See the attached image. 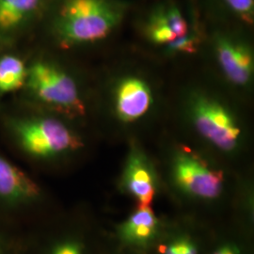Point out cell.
I'll return each instance as SVG.
<instances>
[{"instance_id": "cell-1", "label": "cell", "mask_w": 254, "mask_h": 254, "mask_svg": "<svg viewBox=\"0 0 254 254\" xmlns=\"http://www.w3.org/2000/svg\"><path fill=\"white\" fill-rule=\"evenodd\" d=\"M120 18L118 9L108 0H66L57 33L66 47L91 44L109 36Z\"/></svg>"}, {"instance_id": "cell-2", "label": "cell", "mask_w": 254, "mask_h": 254, "mask_svg": "<svg viewBox=\"0 0 254 254\" xmlns=\"http://www.w3.org/2000/svg\"><path fill=\"white\" fill-rule=\"evenodd\" d=\"M27 87L48 106L72 115H83L85 107L73 78L54 64L38 62L27 73Z\"/></svg>"}, {"instance_id": "cell-3", "label": "cell", "mask_w": 254, "mask_h": 254, "mask_svg": "<svg viewBox=\"0 0 254 254\" xmlns=\"http://www.w3.org/2000/svg\"><path fill=\"white\" fill-rule=\"evenodd\" d=\"M14 132L27 154L48 158L78 149L80 139L63 123L54 119H33L19 122Z\"/></svg>"}, {"instance_id": "cell-4", "label": "cell", "mask_w": 254, "mask_h": 254, "mask_svg": "<svg viewBox=\"0 0 254 254\" xmlns=\"http://www.w3.org/2000/svg\"><path fill=\"white\" fill-rule=\"evenodd\" d=\"M191 116L197 131L219 150L231 152L238 146L241 130L230 111L217 101L196 97L191 104Z\"/></svg>"}, {"instance_id": "cell-5", "label": "cell", "mask_w": 254, "mask_h": 254, "mask_svg": "<svg viewBox=\"0 0 254 254\" xmlns=\"http://www.w3.org/2000/svg\"><path fill=\"white\" fill-rule=\"evenodd\" d=\"M173 177L183 190L200 199H216L223 188L222 173L211 168L198 154L185 148L175 155Z\"/></svg>"}, {"instance_id": "cell-6", "label": "cell", "mask_w": 254, "mask_h": 254, "mask_svg": "<svg viewBox=\"0 0 254 254\" xmlns=\"http://www.w3.org/2000/svg\"><path fill=\"white\" fill-rule=\"evenodd\" d=\"M123 187L141 205H150L156 192L153 165L145 154L133 148L128 155L123 174Z\"/></svg>"}, {"instance_id": "cell-7", "label": "cell", "mask_w": 254, "mask_h": 254, "mask_svg": "<svg viewBox=\"0 0 254 254\" xmlns=\"http://www.w3.org/2000/svg\"><path fill=\"white\" fill-rule=\"evenodd\" d=\"M153 103L152 92L145 81L127 77L119 83L115 95V108L119 118L132 123L144 116Z\"/></svg>"}, {"instance_id": "cell-8", "label": "cell", "mask_w": 254, "mask_h": 254, "mask_svg": "<svg viewBox=\"0 0 254 254\" xmlns=\"http://www.w3.org/2000/svg\"><path fill=\"white\" fill-rule=\"evenodd\" d=\"M216 52L220 67L226 77L234 84L244 86L254 73V58L245 45L220 38L217 42Z\"/></svg>"}, {"instance_id": "cell-9", "label": "cell", "mask_w": 254, "mask_h": 254, "mask_svg": "<svg viewBox=\"0 0 254 254\" xmlns=\"http://www.w3.org/2000/svg\"><path fill=\"white\" fill-rule=\"evenodd\" d=\"M40 188L27 174L0 156V201L23 204L36 200Z\"/></svg>"}, {"instance_id": "cell-10", "label": "cell", "mask_w": 254, "mask_h": 254, "mask_svg": "<svg viewBox=\"0 0 254 254\" xmlns=\"http://www.w3.org/2000/svg\"><path fill=\"white\" fill-rule=\"evenodd\" d=\"M158 230V219L150 205L138 204L136 211L121 225L119 235L129 245L145 247L153 241Z\"/></svg>"}, {"instance_id": "cell-11", "label": "cell", "mask_w": 254, "mask_h": 254, "mask_svg": "<svg viewBox=\"0 0 254 254\" xmlns=\"http://www.w3.org/2000/svg\"><path fill=\"white\" fill-rule=\"evenodd\" d=\"M42 0H0V30H13L31 18Z\"/></svg>"}, {"instance_id": "cell-12", "label": "cell", "mask_w": 254, "mask_h": 254, "mask_svg": "<svg viewBox=\"0 0 254 254\" xmlns=\"http://www.w3.org/2000/svg\"><path fill=\"white\" fill-rule=\"evenodd\" d=\"M27 69L24 63L14 56L0 59V92H10L20 89L27 80Z\"/></svg>"}, {"instance_id": "cell-13", "label": "cell", "mask_w": 254, "mask_h": 254, "mask_svg": "<svg viewBox=\"0 0 254 254\" xmlns=\"http://www.w3.org/2000/svg\"><path fill=\"white\" fill-rule=\"evenodd\" d=\"M147 34L152 42L158 45H169L178 37L173 32L163 10L156 12L150 20L147 27Z\"/></svg>"}, {"instance_id": "cell-14", "label": "cell", "mask_w": 254, "mask_h": 254, "mask_svg": "<svg viewBox=\"0 0 254 254\" xmlns=\"http://www.w3.org/2000/svg\"><path fill=\"white\" fill-rule=\"evenodd\" d=\"M163 254H198V250L190 238L180 237L164 246Z\"/></svg>"}, {"instance_id": "cell-15", "label": "cell", "mask_w": 254, "mask_h": 254, "mask_svg": "<svg viewBox=\"0 0 254 254\" xmlns=\"http://www.w3.org/2000/svg\"><path fill=\"white\" fill-rule=\"evenodd\" d=\"M198 39L196 37L186 34L184 36L176 38L172 43L167 45L170 51L177 53L191 54L198 50Z\"/></svg>"}, {"instance_id": "cell-16", "label": "cell", "mask_w": 254, "mask_h": 254, "mask_svg": "<svg viewBox=\"0 0 254 254\" xmlns=\"http://www.w3.org/2000/svg\"><path fill=\"white\" fill-rule=\"evenodd\" d=\"M226 2L243 18L251 20L254 13V0H226Z\"/></svg>"}, {"instance_id": "cell-17", "label": "cell", "mask_w": 254, "mask_h": 254, "mask_svg": "<svg viewBox=\"0 0 254 254\" xmlns=\"http://www.w3.org/2000/svg\"><path fill=\"white\" fill-rule=\"evenodd\" d=\"M52 254H83L81 246L74 241H65L57 246Z\"/></svg>"}, {"instance_id": "cell-18", "label": "cell", "mask_w": 254, "mask_h": 254, "mask_svg": "<svg viewBox=\"0 0 254 254\" xmlns=\"http://www.w3.org/2000/svg\"><path fill=\"white\" fill-rule=\"evenodd\" d=\"M214 254H239V251L236 246L226 244L218 248Z\"/></svg>"}, {"instance_id": "cell-19", "label": "cell", "mask_w": 254, "mask_h": 254, "mask_svg": "<svg viewBox=\"0 0 254 254\" xmlns=\"http://www.w3.org/2000/svg\"></svg>"}]
</instances>
